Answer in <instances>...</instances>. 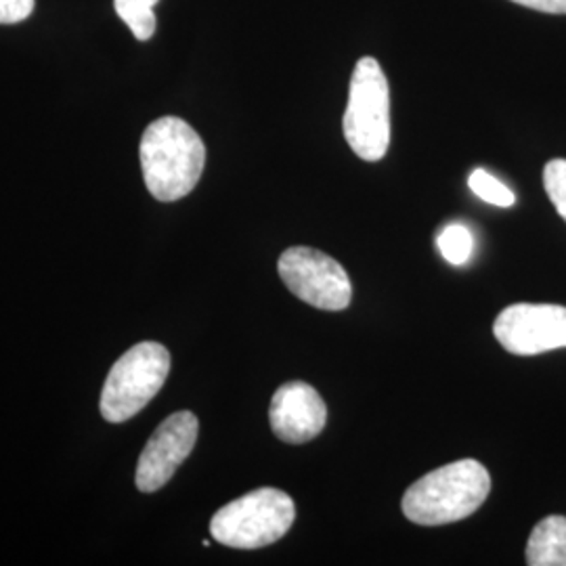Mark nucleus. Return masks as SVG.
Here are the masks:
<instances>
[{
	"label": "nucleus",
	"mask_w": 566,
	"mask_h": 566,
	"mask_svg": "<svg viewBox=\"0 0 566 566\" xmlns=\"http://www.w3.org/2000/svg\"><path fill=\"white\" fill-rule=\"evenodd\" d=\"M526 565L566 566L565 516H547L535 525L526 544Z\"/></svg>",
	"instance_id": "10"
},
{
	"label": "nucleus",
	"mask_w": 566,
	"mask_h": 566,
	"mask_svg": "<svg viewBox=\"0 0 566 566\" xmlns=\"http://www.w3.org/2000/svg\"><path fill=\"white\" fill-rule=\"evenodd\" d=\"M160 0H114L116 13L128 25L137 41H149L156 34V4Z\"/></svg>",
	"instance_id": "11"
},
{
	"label": "nucleus",
	"mask_w": 566,
	"mask_h": 566,
	"mask_svg": "<svg viewBox=\"0 0 566 566\" xmlns=\"http://www.w3.org/2000/svg\"><path fill=\"white\" fill-rule=\"evenodd\" d=\"M294 518V500L285 491L263 486L221 507L210 521V533L223 546L259 549L280 542Z\"/></svg>",
	"instance_id": "4"
},
{
	"label": "nucleus",
	"mask_w": 566,
	"mask_h": 566,
	"mask_svg": "<svg viewBox=\"0 0 566 566\" xmlns=\"http://www.w3.org/2000/svg\"><path fill=\"white\" fill-rule=\"evenodd\" d=\"M34 11V0H0V23L11 25L28 20Z\"/></svg>",
	"instance_id": "15"
},
{
	"label": "nucleus",
	"mask_w": 566,
	"mask_h": 566,
	"mask_svg": "<svg viewBox=\"0 0 566 566\" xmlns=\"http://www.w3.org/2000/svg\"><path fill=\"white\" fill-rule=\"evenodd\" d=\"M200 422L191 411H177L166 418L142 451L135 483L143 493L160 491L193 451Z\"/></svg>",
	"instance_id": "8"
},
{
	"label": "nucleus",
	"mask_w": 566,
	"mask_h": 566,
	"mask_svg": "<svg viewBox=\"0 0 566 566\" xmlns=\"http://www.w3.org/2000/svg\"><path fill=\"white\" fill-rule=\"evenodd\" d=\"M437 245L441 250V254L446 256L447 263L465 264L472 256L474 250V238L470 233V229L464 224L453 223L447 224L446 229L439 233Z\"/></svg>",
	"instance_id": "12"
},
{
	"label": "nucleus",
	"mask_w": 566,
	"mask_h": 566,
	"mask_svg": "<svg viewBox=\"0 0 566 566\" xmlns=\"http://www.w3.org/2000/svg\"><path fill=\"white\" fill-rule=\"evenodd\" d=\"M139 158L149 193L160 202H177L202 179L206 147L187 122L164 116L145 128Z\"/></svg>",
	"instance_id": "1"
},
{
	"label": "nucleus",
	"mask_w": 566,
	"mask_h": 566,
	"mask_svg": "<svg viewBox=\"0 0 566 566\" xmlns=\"http://www.w3.org/2000/svg\"><path fill=\"white\" fill-rule=\"evenodd\" d=\"M269 422L280 441L303 446L324 432L327 407L313 386L287 382L271 399Z\"/></svg>",
	"instance_id": "9"
},
{
	"label": "nucleus",
	"mask_w": 566,
	"mask_h": 566,
	"mask_svg": "<svg viewBox=\"0 0 566 566\" xmlns=\"http://www.w3.org/2000/svg\"><path fill=\"white\" fill-rule=\"evenodd\" d=\"M170 374V353L160 343H139L114 364L103 385L102 416L122 424L137 416L163 390Z\"/></svg>",
	"instance_id": "5"
},
{
	"label": "nucleus",
	"mask_w": 566,
	"mask_h": 566,
	"mask_svg": "<svg viewBox=\"0 0 566 566\" xmlns=\"http://www.w3.org/2000/svg\"><path fill=\"white\" fill-rule=\"evenodd\" d=\"M489 470L476 460H460L428 472L405 491L401 510L416 525L439 526L464 521L485 504Z\"/></svg>",
	"instance_id": "2"
},
{
	"label": "nucleus",
	"mask_w": 566,
	"mask_h": 566,
	"mask_svg": "<svg viewBox=\"0 0 566 566\" xmlns=\"http://www.w3.org/2000/svg\"><path fill=\"white\" fill-rule=\"evenodd\" d=\"M343 130L348 147L365 163L385 158L390 145V88L374 57H361L355 65Z\"/></svg>",
	"instance_id": "3"
},
{
	"label": "nucleus",
	"mask_w": 566,
	"mask_h": 566,
	"mask_svg": "<svg viewBox=\"0 0 566 566\" xmlns=\"http://www.w3.org/2000/svg\"><path fill=\"white\" fill-rule=\"evenodd\" d=\"M277 271L287 290L322 311H344L353 298V283L343 264L319 250L294 245L280 256Z\"/></svg>",
	"instance_id": "6"
},
{
	"label": "nucleus",
	"mask_w": 566,
	"mask_h": 566,
	"mask_svg": "<svg viewBox=\"0 0 566 566\" xmlns=\"http://www.w3.org/2000/svg\"><path fill=\"white\" fill-rule=\"evenodd\" d=\"M468 185L472 189L474 196H479L483 202L500 206V208H510L516 202V196L512 193V189H507L504 182L495 179L491 172H486L483 168L474 170L468 179Z\"/></svg>",
	"instance_id": "13"
},
{
	"label": "nucleus",
	"mask_w": 566,
	"mask_h": 566,
	"mask_svg": "<svg viewBox=\"0 0 566 566\" xmlns=\"http://www.w3.org/2000/svg\"><path fill=\"white\" fill-rule=\"evenodd\" d=\"M493 334L507 353L518 357L566 348V306L510 304L497 315Z\"/></svg>",
	"instance_id": "7"
},
{
	"label": "nucleus",
	"mask_w": 566,
	"mask_h": 566,
	"mask_svg": "<svg viewBox=\"0 0 566 566\" xmlns=\"http://www.w3.org/2000/svg\"><path fill=\"white\" fill-rule=\"evenodd\" d=\"M516 4H523L526 9H535L542 13L566 15V0H512Z\"/></svg>",
	"instance_id": "16"
},
{
	"label": "nucleus",
	"mask_w": 566,
	"mask_h": 566,
	"mask_svg": "<svg viewBox=\"0 0 566 566\" xmlns=\"http://www.w3.org/2000/svg\"><path fill=\"white\" fill-rule=\"evenodd\" d=\"M544 187L556 212L566 221V160H552L544 168Z\"/></svg>",
	"instance_id": "14"
}]
</instances>
